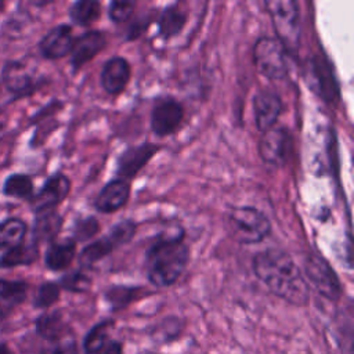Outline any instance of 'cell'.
Returning a JSON list of instances; mask_svg holds the SVG:
<instances>
[{"label":"cell","instance_id":"30bf717a","mask_svg":"<svg viewBox=\"0 0 354 354\" xmlns=\"http://www.w3.org/2000/svg\"><path fill=\"white\" fill-rule=\"evenodd\" d=\"M71 191V180L62 173L53 174L41 185L40 191L30 199L32 210L37 214L47 210H55V207L64 202Z\"/></svg>","mask_w":354,"mask_h":354},{"label":"cell","instance_id":"e0dca14e","mask_svg":"<svg viewBox=\"0 0 354 354\" xmlns=\"http://www.w3.org/2000/svg\"><path fill=\"white\" fill-rule=\"evenodd\" d=\"M130 196V184L126 180L115 178L106 183L94 201V207L101 213H113L126 205Z\"/></svg>","mask_w":354,"mask_h":354},{"label":"cell","instance_id":"7a4b0ae2","mask_svg":"<svg viewBox=\"0 0 354 354\" xmlns=\"http://www.w3.org/2000/svg\"><path fill=\"white\" fill-rule=\"evenodd\" d=\"M184 238V230L177 227L158 235L149 246L145 254V271L152 285L158 288L170 286L185 271L189 249Z\"/></svg>","mask_w":354,"mask_h":354},{"label":"cell","instance_id":"5bb4252c","mask_svg":"<svg viewBox=\"0 0 354 354\" xmlns=\"http://www.w3.org/2000/svg\"><path fill=\"white\" fill-rule=\"evenodd\" d=\"M73 44L72 28L66 24L51 28L39 41L40 54L46 59H59L71 53Z\"/></svg>","mask_w":354,"mask_h":354},{"label":"cell","instance_id":"8d00e7d4","mask_svg":"<svg viewBox=\"0 0 354 354\" xmlns=\"http://www.w3.org/2000/svg\"><path fill=\"white\" fill-rule=\"evenodd\" d=\"M6 129H7V115L4 111H0V141L6 134Z\"/></svg>","mask_w":354,"mask_h":354},{"label":"cell","instance_id":"ba28073f","mask_svg":"<svg viewBox=\"0 0 354 354\" xmlns=\"http://www.w3.org/2000/svg\"><path fill=\"white\" fill-rule=\"evenodd\" d=\"M293 147V140L286 127H271L259 141V155L270 166L281 167L286 163Z\"/></svg>","mask_w":354,"mask_h":354},{"label":"cell","instance_id":"d6986e66","mask_svg":"<svg viewBox=\"0 0 354 354\" xmlns=\"http://www.w3.org/2000/svg\"><path fill=\"white\" fill-rule=\"evenodd\" d=\"M62 227V217L55 210H47L36 214L32 238L33 243L39 245L41 242H53Z\"/></svg>","mask_w":354,"mask_h":354},{"label":"cell","instance_id":"9a60e30c","mask_svg":"<svg viewBox=\"0 0 354 354\" xmlns=\"http://www.w3.org/2000/svg\"><path fill=\"white\" fill-rule=\"evenodd\" d=\"M130 76L131 66L129 61L123 57H112L104 64L101 71L102 88L111 95H118L126 88Z\"/></svg>","mask_w":354,"mask_h":354},{"label":"cell","instance_id":"4dcf8cb0","mask_svg":"<svg viewBox=\"0 0 354 354\" xmlns=\"http://www.w3.org/2000/svg\"><path fill=\"white\" fill-rule=\"evenodd\" d=\"M100 231V224L95 217H86L80 218L75 223L73 227V241L75 242H84L93 238Z\"/></svg>","mask_w":354,"mask_h":354},{"label":"cell","instance_id":"f546056e","mask_svg":"<svg viewBox=\"0 0 354 354\" xmlns=\"http://www.w3.org/2000/svg\"><path fill=\"white\" fill-rule=\"evenodd\" d=\"M58 285L59 288L77 293V292H86L91 285V279L86 272L79 270V271H73L64 275Z\"/></svg>","mask_w":354,"mask_h":354},{"label":"cell","instance_id":"8992f818","mask_svg":"<svg viewBox=\"0 0 354 354\" xmlns=\"http://www.w3.org/2000/svg\"><path fill=\"white\" fill-rule=\"evenodd\" d=\"M303 275L307 281V285L326 300L337 301L342 297L343 289L340 279L328 260L321 254L310 253L307 256Z\"/></svg>","mask_w":354,"mask_h":354},{"label":"cell","instance_id":"cb8c5ba5","mask_svg":"<svg viewBox=\"0 0 354 354\" xmlns=\"http://www.w3.org/2000/svg\"><path fill=\"white\" fill-rule=\"evenodd\" d=\"M3 194L8 198L30 201L33 198V180L24 173L10 174L3 184Z\"/></svg>","mask_w":354,"mask_h":354},{"label":"cell","instance_id":"836d02e7","mask_svg":"<svg viewBox=\"0 0 354 354\" xmlns=\"http://www.w3.org/2000/svg\"><path fill=\"white\" fill-rule=\"evenodd\" d=\"M134 7H136V3L134 1H126V0H113L111 1L109 4V18L116 22V24H120V22H124L127 21L133 11H134Z\"/></svg>","mask_w":354,"mask_h":354},{"label":"cell","instance_id":"484cf974","mask_svg":"<svg viewBox=\"0 0 354 354\" xmlns=\"http://www.w3.org/2000/svg\"><path fill=\"white\" fill-rule=\"evenodd\" d=\"M101 4L97 0H79L69 8V18L80 26H88L98 19Z\"/></svg>","mask_w":354,"mask_h":354},{"label":"cell","instance_id":"ffe728a7","mask_svg":"<svg viewBox=\"0 0 354 354\" xmlns=\"http://www.w3.org/2000/svg\"><path fill=\"white\" fill-rule=\"evenodd\" d=\"M36 332L48 342L71 335L68 324L59 311L41 314L36 319Z\"/></svg>","mask_w":354,"mask_h":354},{"label":"cell","instance_id":"277c9868","mask_svg":"<svg viewBox=\"0 0 354 354\" xmlns=\"http://www.w3.org/2000/svg\"><path fill=\"white\" fill-rule=\"evenodd\" d=\"M228 225L232 236L242 245L264 241L271 232L268 217L253 206H235L228 213Z\"/></svg>","mask_w":354,"mask_h":354},{"label":"cell","instance_id":"9c48e42d","mask_svg":"<svg viewBox=\"0 0 354 354\" xmlns=\"http://www.w3.org/2000/svg\"><path fill=\"white\" fill-rule=\"evenodd\" d=\"M184 119L183 105L171 98H160L155 102L151 112V130L159 136L166 137L173 134Z\"/></svg>","mask_w":354,"mask_h":354},{"label":"cell","instance_id":"44dd1931","mask_svg":"<svg viewBox=\"0 0 354 354\" xmlns=\"http://www.w3.org/2000/svg\"><path fill=\"white\" fill-rule=\"evenodd\" d=\"M39 257V248L36 243H19L11 249H7L0 256L1 268H12L19 266H30Z\"/></svg>","mask_w":354,"mask_h":354},{"label":"cell","instance_id":"2e32d148","mask_svg":"<svg viewBox=\"0 0 354 354\" xmlns=\"http://www.w3.org/2000/svg\"><path fill=\"white\" fill-rule=\"evenodd\" d=\"M3 82L15 97L29 95L39 87L33 75L21 61H8L4 65Z\"/></svg>","mask_w":354,"mask_h":354},{"label":"cell","instance_id":"7c38bea8","mask_svg":"<svg viewBox=\"0 0 354 354\" xmlns=\"http://www.w3.org/2000/svg\"><path fill=\"white\" fill-rule=\"evenodd\" d=\"M160 149L159 145L152 142H142L140 145H134L127 148L124 152L120 153L118 159L116 174L122 180H131L134 178L141 169L155 156V153Z\"/></svg>","mask_w":354,"mask_h":354},{"label":"cell","instance_id":"1f68e13d","mask_svg":"<svg viewBox=\"0 0 354 354\" xmlns=\"http://www.w3.org/2000/svg\"><path fill=\"white\" fill-rule=\"evenodd\" d=\"M40 354H79V351L75 337L72 335H68L58 340L48 342V344L43 347Z\"/></svg>","mask_w":354,"mask_h":354},{"label":"cell","instance_id":"ac0fdd59","mask_svg":"<svg viewBox=\"0 0 354 354\" xmlns=\"http://www.w3.org/2000/svg\"><path fill=\"white\" fill-rule=\"evenodd\" d=\"M75 254L76 242L72 238L64 241H53L50 242L44 254L46 267L51 271H62L71 266Z\"/></svg>","mask_w":354,"mask_h":354},{"label":"cell","instance_id":"d590c367","mask_svg":"<svg viewBox=\"0 0 354 354\" xmlns=\"http://www.w3.org/2000/svg\"><path fill=\"white\" fill-rule=\"evenodd\" d=\"M101 354H122V346L119 342H109L102 348Z\"/></svg>","mask_w":354,"mask_h":354},{"label":"cell","instance_id":"ab89813d","mask_svg":"<svg viewBox=\"0 0 354 354\" xmlns=\"http://www.w3.org/2000/svg\"><path fill=\"white\" fill-rule=\"evenodd\" d=\"M4 7H6V3L0 0V11H3V8H4Z\"/></svg>","mask_w":354,"mask_h":354},{"label":"cell","instance_id":"3957f363","mask_svg":"<svg viewBox=\"0 0 354 354\" xmlns=\"http://www.w3.org/2000/svg\"><path fill=\"white\" fill-rule=\"evenodd\" d=\"M264 7L270 14L277 39L286 53L296 51L300 44V10L295 0H266Z\"/></svg>","mask_w":354,"mask_h":354},{"label":"cell","instance_id":"7402d4cb","mask_svg":"<svg viewBox=\"0 0 354 354\" xmlns=\"http://www.w3.org/2000/svg\"><path fill=\"white\" fill-rule=\"evenodd\" d=\"M187 22V14L180 8L178 4L167 6L159 18V33L167 40L177 36Z\"/></svg>","mask_w":354,"mask_h":354},{"label":"cell","instance_id":"5b68a950","mask_svg":"<svg viewBox=\"0 0 354 354\" xmlns=\"http://www.w3.org/2000/svg\"><path fill=\"white\" fill-rule=\"evenodd\" d=\"M286 55L285 47L277 37L260 36L253 44V64L259 73L268 79L281 80L288 76L289 66Z\"/></svg>","mask_w":354,"mask_h":354},{"label":"cell","instance_id":"f35d334b","mask_svg":"<svg viewBox=\"0 0 354 354\" xmlns=\"http://www.w3.org/2000/svg\"><path fill=\"white\" fill-rule=\"evenodd\" d=\"M6 315H7V308L0 303V318H3Z\"/></svg>","mask_w":354,"mask_h":354},{"label":"cell","instance_id":"4316f807","mask_svg":"<svg viewBox=\"0 0 354 354\" xmlns=\"http://www.w3.org/2000/svg\"><path fill=\"white\" fill-rule=\"evenodd\" d=\"M109 325H111L109 321H104L94 325L88 330L83 342V348L86 354H100L102 351V348L106 346Z\"/></svg>","mask_w":354,"mask_h":354},{"label":"cell","instance_id":"4fadbf2b","mask_svg":"<svg viewBox=\"0 0 354 354\" xmlns=\"http://www.w3.org/2000/svg\"><path fill=\"white\" fill-rule=\"evenodd\" d=\"M106 43V36L101 30H87L73 39L71 48V64L73 69H80L84 64L91 61Z\"/></svg>","mask_w":354,"mask_h":354},{"label":"cell","instance_id":"f1b7e54d","mask_svg":"<svg viewBox=\"0 0 354 354\" xmlns=\"http://www.w3.org/2000/svg\"><path fill=\"white\" fill-rule=\"evenodd\" d=\"M59 292H61V288L57 282L41 283L35 296L33 306L36 308H47L53 306L59 299Z\"/></svg>","mask_w":354,"mask_h":354},{"label":"cell","instance_id":"8fae6325","mask_svg":"<svg viewBox=\"0 0 354 354\" xmlns=\"http://www.w3.org/2000/svg\"><path fill=\"white\" fill-rule=\"evenodd\" d=\"M282 100L271 88H261L253 97V116L259 131L264 133L275 126L282 112Z\"/></svg>","mask_w":354,"mask_h":354},{"label":"cell","instance_id":"e575fe53","mask_svg":"<svg viewBox=\"0 0 354 354\" xmlns=\"http://www.w3.org/2000/svg\"><path fill=\"white\" fill-rule=\"evenodd\" d=\"M137 289L133 288H124V286H118L112 288L106 292V300L113 304V307H122L126 303H129L136 293Z\"/></svg>","mask_w":354,"mask_h":354},{"label":"cell","instance_id":"603a6c76","mask_svg":"<svg viewBox=\"0 0 354 354\" xmlns=\"http://www.w3.org/2000/svg\"><path fill=\"white\" fill-rule=\"evenodd\" d=\"M28 225L19 217H8L0 221V249H11L24 242Z\"/></svg>","mask_w":354,"mask_h":354},{"label":"cell","instance_id":"6da1fadb","mask_svg":"<svg viewBox=\"0 0 354 354\" xmlns=\"http://www.w3.org/2000/svg\"><path fill=\"white\" fill-rule=\"evenodd\" d=\"M254 275L278 297L293 304L306 306L310 286L292 256L279 248L260 250L252 259Z\"/></svg>","mask_w":354,"mask_h":354},{"label":"cell","instance_id":"d4e9b609","mask_svg":"<svg viewBox=\"0 0 354 354\" xmlns=\"http://www.w3.org/2000/svg\"><path fill=\"white\" fill-rule=\"evenodd\" d=\"M115 248L116 243L112 241V238L105 235L83 248L79 254V263L82 267H91L94 263L106 257Z\"/></svg>","mask_w":354,"mask_h":354},{"label":"cell","instance_id":"d6a6232c","mask_svg":"<svg viewBox=\"0 0 354 354\" xmlns=\"http://www.w3.org/2000/svg\"><path fill=\"white\" fill-rule=\"evenodd\" d=\"M134 234H136V224L131 220H123V221L115 224L108 232V235L112 238V241L116 243V246L130 242V239L134 236Z\"/></svg>","mask_w":354,"mask_h":354},{"label":"cell","instance_id":"74e56055","mask_svg":"<svg viewBox=\"0 0 354 354\" xmlns=\"http://www.w3.org/2000/svg\"><path fill=\"white\" fill-rule=\"evenodd\" d=\"M0 354H11V351H10L7 344H4V343L0 344Z\"/></svg>","mask_w":354,"mask_h":354},{"label":"cell","instance_id":"52a82bcc","mask_svg":"<svg viewBox=\"0 0 354 354\" xmlns=\"http://www.w3.org/2000/svg\"><path fill=\"white\" fill-rule=\"evenodd\" d=\"M308 76L313 90L328 104H336L339 100V82L333 65L325 54H315L308 61Z\"/></svg>","mask_w":354,"mask_h":354},{"label":"cell","instance_id":"83f0119b","mask_svg":"<svg viewBox=\"0 0 354 354\" xmlns=\"http://www.w3.org/2000/svg\"><path fill=\"white\" fill-rule=\"evenodd\" d=\"M26 293H28L26 282L0 278V299L11 304H19L26 299Z\"/></svg>","mask_w":354,"mask_h":354}]
</instances>
